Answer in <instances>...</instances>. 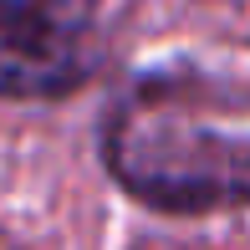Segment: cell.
<instances>
[{
	"label": "cell",
	"instance_id": "cell-1",
	"mask_svg": "<svg viewBox=\"0 0 250 250\" xmlns=\"http://www.w3.org/2000/svg\"><path fill=\"white\" fill-rule=\"evenodd\" d=\"M102 153L112 179L153 209H235L250 189L245 97L194 72H153L107 112Z\"/></svg>",
	"mask_w": 250,
	"mask_h": 250
},
{
	"label": "cell",
	"instance_id": "cell-2",
	"mask_svg": "<svg viewBox=\"0 0 250 250\" xmlns=\"http://www.w3.org/2000/svg\"><path fill=\"white\" fill-rule=\"evenodd\" d=\"M92 72L77 0H0V97H66Z\"/></svg>",
	"mask_w": 250,
	"mask_h": 250
}]
</instances>
